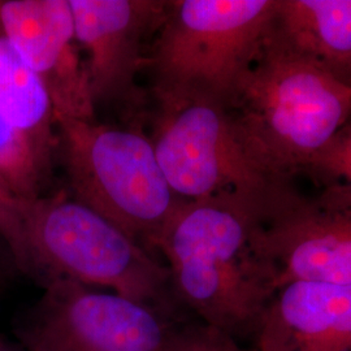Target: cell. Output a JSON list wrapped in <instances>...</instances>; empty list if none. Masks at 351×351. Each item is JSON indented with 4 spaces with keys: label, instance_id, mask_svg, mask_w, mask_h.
I'll return each mask as SVG.
<instances>
[{
    "label": "cell",
    "instance_id": "6da1fadb",
    "mask_svg": "<svg viewBox=\"0 0 351 351\" xmlns=\"http://www.w3.org/2000/svg\"><path fill=\"white\" fill-rule=\"evenodd\" d=\"M265 207L237 197L181 199L155 243L181 308L241 343L254 342L276 293L261 239Z\"/></svg>",
    "mask_w": 351,
    "mask_h": 351
},
{
    "label": "cell",
    "instance_id": "7a4b0ae2",
    "mask_svg": "<svg viewBox=\"0 0 351 351\" xmlns=\"http://www.w3.org/2000/svg\"><path fill=\"white\" fill-rule=\"evenodd\" d=\"M0 239L13 264L42 288L69 280L189 315L176 301L169 272L154 252L65 193L17 198L0 219Z\"/></svg>",
    "mask_w": 351,
    "mask_h": 351
},
{
    "label": "cell",
    "instance_id": "3957f363",
    "mask_svg": "<svg viewBox=\"0 0 351 351\" xmlns=\"http://www.w3.org/2000/svg\"><path fill=\"white\" fill-rule=\"evenodd\" d=\"M256 163L290 186L351 119V86L290 50L274 25L226 104Z\"/></svg>",
    "mask_w": 351,
    "mask_h": 351
},
{
    "label": "cell",
    "instance_id": "277c9868",
    "mask_svg": "<svg viewBox=\"0 0 351 351\" xmlns=\"http://www.w3.org/2000/svg\"><path fill=\"white\" fill-rule=\"evenodd\" d=\"M278 0H168L145 71L156 104L193 97L228 104L271 32Z\"/></svg>",
    "mask_w": 351,
    "mask_h": 351
},
{
    "label": "cell",
    "instance_id": "5b68a950",
    "mask_svg": "<svg viewBox=\"0 0 351 351\" xmlns=\"http://www.w3.org/2000/svg\"><path fill=\"white\" fill-rule=\"evenodd\" d=\"M56 117L71 197L155 254V243L181 201L169 186L150 136L141 128Z\"/></svg>",
    "mask_w": 351,
    "mask_h": 351
},
{
    "label": "cell",
    "instance_id": "8992f818",
    "mask_svg": "<svg viewBox=\"0 0 351 351\" xmlns=\"http://www.w3.org/2000/svg\"><path fill=\"white\" fill-rule=\"evenodd\" d=\"M150 138L180 199L237 197L267 206L288 188L265 175L220 101L193 97L156 104Z\"/></svg>",
    "mask_w": 351,
    "mask_h": 351
},
{
    "label": "cell",
    "instance_id": "52a82bcc",
    "mask_svg": "<svg viewBox=\"0 0 351 351\" xmlns=\"http://www.w3.org/2000/svg\"><path fill=\"white\" fill-rule=\"evenodd\" d=\"M190 315L58 280L17 329L27 351H163Z\"/></svg>",
    "mask_w": 351,
    "mask_h": 351
},
{
    "label": "cell",
    "instance_id": "ba28073f",
    "mask_svg": "<svg viewBox=\"0 0 351 351\" xmlns=\"http://www.w3.org/2000/svg\"><path fill=\"white\" fill-rule=\"evenodd\" d=\"M261 239L276 291L293 281L351 285V198L282 189L264 210Z\"/></svg>",
    "mask_w": 351,
    "mask_h": 351
},
{
    "label": "cell",
    "instance_id": "9c48e42d",
    "mask_svg": "<svg viewBox=\"0 0 351 351\" xmlns=\"http://www.w3.org/2000/svg\"><path fill=\"white\" fill-rule=\"evenodd\" d=\"M77 42L85 52L88 88L95 110L113 106L137 113L143 94L151 42L163 20L164 0H69Z\"/></svg>",
    "mask_w": 351,
    "mask_h": 351
},
{
    "label": "cell",
    "instance_id": "30bf717a",
    "mask_svg": "<svg viewBox=\"0 0 351 351\" xmlns=\"http://www.w3.org/2000/svg\"><path fill=\"white\" fill-rule=\"evenodd\" d=\"M0 24L46 88L55 116L95 120L69 0H0Z\"/></svg>",
    "mask_w": 351,
    "mask_h": 351
},
{
    "label": "cell",
    "instance_id": "8fae6325",
    "mask_svg": "<svg viewBox=\"0 0 351 351\" xmlns=\"http://www.w3.org/2000/svg\"><path fill=\"white\" fill-rule=\"evenodd\" d=\"M258 351H351V285L293 281L264 310Z\"/></svg>",
    "mask_w": 351,
    "mask_h": 351
},
{
    "label": "cell",
    "instance_id": "7c38bea8",
    "mask_svg": "<svg viewBox=\"0 0 351 351\" xmlns=\"http://www.w3.org/2000/svg\"><path fill=\"white\" fill-rule=\"evenodd\" d=\"M274 32L290 50L351 86V0H278Z\"/></svg>",
    "mask_w": 351,
    "mask_h": 351
},
{
    "label": "cell",
    "instance_id": "4fadbf2b",
    "mask_svg": "<svg viewBox=\"0 0 351 351\" xmlns=\"http://www.w3.org/2000/svg\"><path fill=\"white\" fill-rule=\"evenodd\" d=\"M0 114L51 164L58 151L56 117L50 97L0 24Z\"/></svg>",
    "mask_w": 351,
    "mask_h": 351
},
{
    "label": "cell",
    "instance_id": "5bb4252c",
    "mask_svg": "<svg viewBox=\"0 0 351 351\" xmlns=\"http://www.w3.org/2000/svg\"><path fill=\"white\" fill-rule=\"evenodd\" d=\"M50 165L0 114V181L19 199L42 195Z\"/></svg>",
    "mask_w": 351,
    "mask_h": 351
},
{
    "label": "cell",
    "instance_id": "9a60e30c",
    "mask_svg": "<svg viewBox=\"0 0 351 351\" xmlns=\"http://www.w3.org/2000/svg\"><path fill=\"white\" fill-rule=\"evenodd\" d=\"M323 190L351 198V119L304 169Z\"/></svg>",
    "mask_w": 351,
    "mask_h": 351
},
{
    "label": "cell",
    "instance_id": "2e32d148",
    "mask_svg": "<svg viewBox=\"0 0 351 351\" xmlns=\"http://www.w3.org/2000/svg\"><path fill=\"white\" fill-rule=\"evenodd\" d=\"M163 351H246L226 332L190 317L176 328Z\"/></svg>",
    "mask_w": 351,
    "mask_h": 351
},
{
    "label": "cell",
    "instance_id": "e0dca14e",
    "mask_svg": "<svg viewBox=\"0 0 351 351\" xmlns=\"http://www.w3.org/2000/svg\"><path fill=\"white\" fill-rule=\"evenodd\" d=\"M16 199H17V198H16L12 193L7 189V186L0 181V219L10 210V207L12 206Z\"/></svg>",
    "mask_w": 351,
    "mask_h": 351
},
{
    "label": "cell",
    "instance_id": "ac0fdd59",
    "mask_svg": "<svg viewBox=\"0 0 351 351\" xmlns=\"http://www.w3.org/2000/svg\"><path fill=\"white\" fill-rule=\"evenodd\" d=\"M0 351H14L12 348L4 341L3 339H0Z\"/></svg>",
    "mask_w": 351,
    "mask_h": 351
},
{
    "label": "cell",
    "instance_id": "d6986e66",
    "mask_svg": "<svg viewBox=\"0 0 351 351\" xmlns=\"http://www.w3.org/2000/svg\"><path fill=\"white\" fill-rule=\"evenodd\" d=\"M4 271H3V268H1V265H0V289L3 288V282H4Z\"/></svg>",
    "mask_w": 351,
    "mask_h": 351
}]
</instances>
